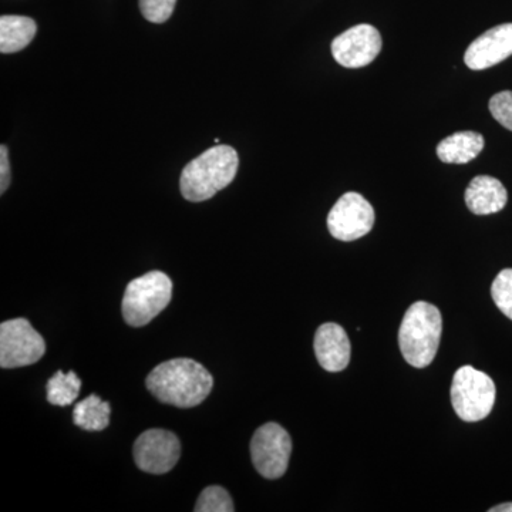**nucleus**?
I'll use <instances>...</instances> for the list:
<instances>
[{"label":"nucleus","mask_w":512,"mask_h":512,"mask_svg":"<svg viewBox=\"0 0 512 512\" xmlns=\"http://www.w3.org/2000/svg\"><path fill=\"white\" fill-rule=\"evenodd\" d=\"M146 386L161 403L190 409L210 396L214 379L201 363L180 357L158 365L148 375Z\"/></svg>","instance_id":"1"},{"label":"nucleus","mask_w":512,"mask_h":512,"mask_svg":"<svg viewBox=\"0 0 512 512\" xmlns=\"http://www.w3.org/2000/svg\"><path fill=\"white\" fill-rule=\"evenodd\" d=\"M238 165L237 151L217 144L185 165L180 178L181 194L191 202L210 200L234 181Z\"/></svg>","instance_id":"2"},{"label":"nucleus","mask_w":512,"mask_h":512,"mask_svg":"<svg viewBox=\"0 0 512 512\" xmlns=\"http://www.w3.org/2000/svg\"><path fill=\"white\" fill-rule=\"evenodd\" d=\"M443 318L429 302L413 303L404 313L399 330V346L410 366L424 369L433 363L439 350Z\"/></svg>","instance_id":"3"},{"label":"nucleus","mask_w":512,"mask_h":512,"mask_svg":"<svg viewBox=\"0 0 512 512\" xmlns=\"http://www.w3.org/2000/svg\"><path fill=\"white\" fill-rule=\"evenodd\" d=\"M171 298V279L164 272H148L127 285L121 305L124 320L134 328L146 326L170 305Z\"/></svg>","instance_id":"4"},{"label":"nucleus","mask_w":512,"mask_h":512,"mask_svg":"<svg viewBox=\"0 0 512 512\" xmlns=\"http://www.w3.org/2000/svg\"><path fill=\"white\" fill-rule=\"evenodd\" d=\"M450 394L457 416L467 423H476L493 410L497 390L490 376L473 366H463L453 377Z\"/></svg>","instance_id":"5"},{"label":"nucleus","mask_w":512,"mask_h":512,"mask_svg":"<svg viewBox=\"0 0 512 512\" xmlns=\"http://www.w3.org/2000/svg\"><path fill=\"white\" fill-rule=\"evenodd\" d=\"M45 353V339L29 320L13 319L0 325V366L3 369L35 365Z\"/></svg>","instance_id":"6"},{"label":"nucleus","mask_w":512,"mask_h":512,"mask_svg":"<svg viewBox=\"0 0 512 512\" xmlns=\"http://www.w3.org/2000/svg\"><path fill=\"white\" fill-rule=\"evenodd\" d=\"M292 440L288 431L276 423H266L255 431L251 441L254 467L268 480L281 478L288 470Z\"/></svg>","instance_id":"7"},{"label":"nucleus","mask_w":512,"mask_h":512,"mask_svg":"<svg viewBox=\"0 0 512 512\" xmlns=\"http://www.w3.org/2000/svg\"><path fill=\"white\" fill-rule=\"evenodd\" d=\"M375 225L372 204L357 192H346L333 205L328 215V228L333 238L352 242L365 237Z\"/></svg>","instance_id":"8"},{"label":"nucleus","mask_w":512,"mask_h":512,"mask_svg":"<svg viewBox=\"0 0 512 512\" xmlns=\"http://www.w3.org/2000/svg\"><path fill=\"white\" fill-rule=\"evenodd\" d=\"M134 460L148 474H165L173 470L181 456L178 437L168 430L144 431L134 443Z\"/></svg>","instance_id":"9"},{"label":"nucleus","mask_w":512,"mask_h":512,"mask_svg":"<svg viewBox=\"0 0 512 512\" xmlns=\"http://www.w3.org/2000/svg\"><path fill=\"white\" fill-rule=\"evenodd\" d=\"M382 46V36L375 26L357 25L335 37L332 55L340 66L359 69L372 63Z\"/></svg>","instance_id":"10"},{"label":"nucleus","mask_w":512,"mask_h":512,"mask_svg":"<svg viewBox=\"0 0 512 512\" xmlns=\"http://www.w3.org/2000/svg\"><path fill=\"white\" fill-rule=\"evenodd\" d=\"M512 56V23L495 26L468 46L464 62L468 69L485 70Z\"/></svg>","instance_id":"11"},{"label":"nucleus","mask_w":512,"mask_h":512,"mask_svg":"<svg viewBox=\"0 0 512 512\" xmlns=\"http://www.w3.org/2000/svg\"><path fill=\"white\" fill-rule=\"evenodd\" d=\"M313 346L319 365L328 372H342L349 366L352 355L349 336L338 323L320 325Z\"/></svg>","instance_id":"12"},{"label":"nucleus","mask_w":512,"mask_h":512,"mask_svg":"<svg viewBox=\"0 0 512 512\" xmlns=\"http://www.w3.org/2000/svg\"><path fill=\"white\" fill-rule=\"evenodd\" d=\"M508 192L503 183L490 175H478L466 190L468 210L476 215H490L503 210Z\"/></svg>","instance_id":"13"},{"label":"nucleus","mask_w":512,"mask_h":512,"mask_svg":"<svg viewBox=\"0 0 512 512\" xmlns=\"http://www.w3.org/2000/svg\"><path fill=\"white\" fill-rule=\"evenodd\" d=\"M485 146L484 137L476 131H458L437 146V157L446 164H467L473 161Z\"/></svg>","instance_id":"14"},{"label":"nucleus","mask_w":512,"mask_h":512,"mask_svg":"<svg viewBox=\"0 0 512 512\" xmlns=\"http://www.w3.org/2000/svg\"><path fill=\"white\" fill-rule=\"evenodd\" d=\"M37 26L26 16L3 15L0 18V52L3 55L20 52L36 36Z\"/></svg>","instance_id":"15"},{"label":"nucleus","mask_w":512,"mask_h":512,"mask_svg":"<svg viewBox=\"0 0 512 512\" xmlns=\"http://www.w3.org/2000/svg\"><path fill=\"white\" fill-rule=\"evenodd\" d=\"M110 404L103 402L97 394L77 403L73 410L76 426L86 431H101L110 424Z\"/></svg>","instance_id":"16"},{"label":"nucleus","mask_w":512,"mask_h":512,"mask_svg":"<svg viewBox=\"0 0 512 512\" xmlns=\"http://www.w3.org/2000/svg\"><path fill=\"white\" fill-rule=\"evenodd\" d=\"M82 380L74 372H57L47 382V402L53 406H70L79 397Z\"/></svg>","instance_id":"17"},{"label":"nucleus","mask_w":512,"mask_h":512,"mask_svg":"<svg viewBox=\"0 0 512 512\" xmlns=\"http://www.w3.org/2000/svg\"><path fill=\"white\" fill-rule=\"evenodd\" d=\"M197 512H232L235 511L231 495L220 485H211L202 491L195 504Z\"/></svg>","instance_id":"18"},{"label":"nucleus","mask_w":512,"mask_h":512,"mask_svg":"<svg viewBox=\"0 0 512 512\" xmlns=\"http://www.w3.org/2000/svg\"><path fill=\"white\" fill-rule=\"evenodd\" d=\"M491 296L497 308L512 320V269H504L491 286Z\"/></svg>","instance_id":"19"},{"label":"nucleus","mask_w":512,"mask_h":512,"mask_svg":"<svg viewBox=\"0 0 512 512\" xmlns=\"http://www.w3.org/2000/svg\"><path fill=\"white\" fill-rule=\"evenodd\" d=\"M177 0H140L144 18L151 23H164L173 15Z\"/></svg>","instance_id":"20"},{"label":"nucleus","mask_w":512,"mask_h":512,"mask_svg":"<svg viewBox=\"0 0 512 512\" xmlns=\"http://www.w3.org/2000/svg\"><path fill=\"white\" fill-rule=\"evenodd\" d=\"M490 111L495 120L512 131V92L494 94L490 100Z\"/></svg>","instance_id":"21"},{"label":"nucleus","mask_w":512,"mask_h":512,"mask_svg":"<svg viewBox=\"0 0 512 512\" xmlns=\"http://www.w3.org/2000/svg\"><path fill=\"white\" fill-rule=\"evenodd\" d=\"M10 185V163L8 147H0V192L5 194Z\"/></svg>","instance_id":"22"},{"label":"nucleus","mask_w":512,"mask_h":512,"mask_svg":"<svg viewBox=\"0 0 512 512\" xmlns=\"http://www.w3.org/2000/svg\"><path fill=\"white\" fill-rule=\"evenodd\" d=\"M490 512H512V503L497 505V507L490 508Z\"/></svg>","instance_id":"23"}]
</instances>
